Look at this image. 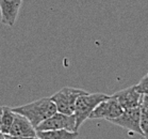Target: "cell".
<instances>
[{
    "mask_svg": "<svg viewBox=\"0 0 148 139\" xmlns=\"http://www.w3.org/2000/svg\"><path fill=\"white\" fill-rule=\"evenodd\" d=\"M23 0H0L1 23L4 26L12 27L15 25Z\"/></svg>",
    "mask_w": 148,
    "mask_h": 139,
    "instance_id": "cell-8",
    "label": "cell"
},
{
    "mask_svg": "<svg viewBox=\"0 0 148 139\" xmlns=\"http://www.w3.org/2000/svg\"><path fill=\"white\" fill-rule=\"evenodd\" d=\"M85 93L88 92L81 89L65 87L61 89L60 91H58L57 93H54L50 98L57 106L59 112H62L65 115H74L75 106L78 98Z\"/></svg>",
    "mask_w": 148,
    "mask_h": 139,
    "instance_id": "cell-3",
    "label": "cell"
},
{
    "mask_svg": "<svg viewBox=\"0 0 148 139\" xmlns=\"http://www.w3.org/2000/svg\"><path fill=\"white\" fill-rule=\"evenodd\" d=\"M0 139H5V134H3L2 132H0Z\"/></svg>",
    "mask_w": 148,
    "mask_h": 139,
    "instance_id": "cell-16",
    "label": "cell"
},
{
    "mask_svg": "<svg viewBox=\"0 0 148 139\" xmlns=\"http://www.w3.org/2000/svg\"><path fill=\"white\" fill-rule=\"evenodd\" d=\"M110 96L104 93H85L78 98L75 106L74 115L76 118V129H79L88 118L92 111L96 108L98 104L109 98Z\"/></svg>",
    "mask_w": 148,
    "mask_h": 139,
    "instance_id": "cell-2",
    "label": "cell"
},
{
    "mask_svg": "<svg viewBox=\"0 0 148 139\" xmlns=\"http://www.w3.org/2000/svg\"><path fill=\"white\" fill-rule=\"evenodd\" d=\"M123 112H124V109L119 105L117 100L113 96H110L96 106V108L92 111L88 119H92V120L104 119V120L111 121L113 119L118 118Z\"/></svg>",
    "mask_w": 148,
    "mask_h": 139,
    "instance_id": "cell-5",
    "label": "cell"
},
{
    "mask_svg": "<svg viewBox=\"0 0 148 139\" xmlns=\"http://www.w3.org/2000/svg\"><path fill=\"white\" fill-rule=\"evenodd\" d=\"M112 96L117 100V102L119 103V105L123 107L124 110L140 107L143 100V95L138 92L134 86L123 89L121 91L114 93Z\"/></svg>",
    "mask_w": 148,
    "mask_h": 139,
    "instance_id": "cell-7",
    "label": "cell"
},
{
    "mask_svg": "<svg viewBox=\"0 0 148 139\" xmlns=\"http://www.w3.org/2000/svg\"><path fill=\"white\" fill-rule=\"evenodd\" d=\"M8 135L19 137H36V129L26 117L15 113L14 122Z\"/></svg>",
    "mask_w": 148,
    "mask_h": 139,
    "instance_id": "cell-9",
    "label": "cell"
},
{
    "mask_svg": "<svg viewBox=\"0 0 148 139\" xmlns=\"http://www.w3.org/2000/svg\"><path fill=\"white\" fill-rule=\"evenodd\" d=\"M140 110H141L140 125L143 132V137L145 139H148V95H143Z\"/></svg>",
    "mask_w": 148,
    "mask_h": 139,
    "instance_id": "cell-11",
    "label": "cell"
},
{
    "mask_svg": "<svg viewBox=\"0 0 148 139\" xmlns=\"http://www.w3.org/2000/svg\"><path fill=\"white\" fill-rule=\"evenodd\" d=\"M140 120H141V110H140V107H136V108L126 109L118 118L113 119L110 122L127 129L130 133L143 136Z\"/></svg>",
    "mask_w": 148,
    "mask_h": 139,
    "instance_id": "cell-6",
    "label": "cell"
},
{
    "mask_svg": "<svg viewBox=\"0 0 148 139\" xmlns=\"http://www.w3.org/2000/svg\"><path fill=\"white\" fill-rule=\"evenodd\" d=\"M14 117L15 112H13L12 108L10 107H2V126H1V132L8 135L11 129V126L14 122Z\"/></svg>",
    "mask_w": 148,
    "mask_h": 139,
    "instance_id": "cell-12",
    "label": "cell"
},
{
    "mask_svg": "<svg viewBox=\"0 0 148 139\" xmlns=\"http://www.w3.org/2000/svg\"><path fill=\"white\" fill-rule=\"evenodd\" d=\"M37 137L40 139H77L78 132L67 129H56V131H37Z\"/></svg>",
    "mask_w": 148,
    "mask_h": 139,
    "instance_id": "cell-10",
    "label": "cell"
},
{
    "mask_svg": "<svg viewBox=\"0 0 148 139\" xmlns=\"http://www.w3.org/2000/svg\"><path fill=\"white\" fill-rule=\"evenodd\" d=\"M135 89L140 92L142 95H148V73L147 75H145L144 77L142 78L138 85L134 86Z\"/></svg>",
    "mask_w": 148,
    "mask_h": 139,
    "instance_id": "cell-13",
    "label": "cell"
},
{
    "mask_svg": "<svg viewBox=\"0 0 148 139\" xmlns=\"http://www.w3.org/2000/svg\"><path fill=\"white\" fill-rule=\"evenodd\" d=\"M5 139H40V137H19V136H10L5 135Z\"/></svg>",
    "mask_w": 148,
    "mask_h": 139,
    "instance_id": "cell-14",
    "label": "cell"
},
{
    "mask_svg": "<svg viewBox=\"0 0 148 139\" xmlns=\"http://www.w3.org/2000/svg\"><path fill=\"white\" fill-rule=\"evenodd\" d=\"M1 126H2V107H0V132H1Z\"/></svg>",
    "mask_w": 148,
    "mask_h": 139,
    "instance_id": "cell-15",
    "label": "cell"
},
{
    "mask_svg": "<svg viewBox=\"0 0 148 139\" xmlns=\"http://www.w3.org/2000/svg\"><path fill=\"white\" fill-rule=\"evenodd\" d=\"M12 110L15 113H19L26 117L31 122V124L35 127V129L43 121H45L46 119L58 111L57 106L51 100V98H40L37 101L31 102L26 105L13 107Z\"/></svg>",
    "mask_w": 148,
    "mask_h": 139,
    "instance_id": "cell-1",
    "label": "cell"
},
{
    "mask_svg": "<svg viewBox=\"0 0 148 139\" xmlns=\"http://www.w3.org/2000/svg\"><path fill=\"white\" fill-rule=\"evenodd\" d=\"M56 129H67L78 132L76 129V118L74 115H65L57 111L54 115L46 119L36 127L37 131H56Z\"/></svg>",
    "mask_w": 148,
    "mask_h": 139,
    "instance_id": "cell-4",
    "label": "cell"
}]
</instances>
